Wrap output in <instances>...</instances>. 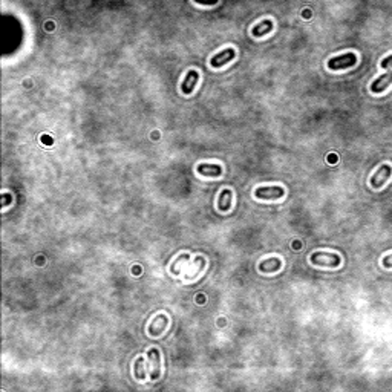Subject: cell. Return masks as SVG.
Returning <instances> with one entry per match:
<instances>
[{
  "label": "cell",
  "instance_id": "15",
  "mask_svg": "<svg viewBox=\"0 0 392 392\" xmlns=\"http://www.w3.org/2000/svg\"><path fill=\"white\" fill-rule=\"evenodd\" d=\"M187 259H188V255H181V256H178L175 262H173L172 265H170V271H172V273H175V267H176V264H178V262H183V260H187Z\"/></svg>",
  "mask_w": 392,
  "mask_h": 392
},
{
  "label": "cell",
  "instance_id": "10",
  "mask_svg": "<svg viewBox=\"0 0 392 392\" xmlns=\"http://www.w3.org/2000/svg\"><path fill=\"white\" fill-rule=\"evenodd\" d=\"M198 80H199L198 71H190L187 74V77L184 78L183 85H181V90H183L184 94H192L195 86H196V83H198Z\"/></svg>",
  "mask_w": 392,
  "mask_h": 392
},
{
  "label": "cell",
  "instance_id": "13",
  "mask_svg": "<svg viewBox=\"0 0 392 392\" xmlns=\"http://www.w3.org/2000/svg\"><path fill=\"white\" fill-rule=\"evenodd\" d=\"M232 203H233V193H232V190H222L219 195V203H218V207L219 210H222V212H227V210H230V207H232Z\"/></svg>",
  "mask_w": 392,
  "mask_h": 392
},
{
  "label": "cell",
  "instance_id": "8",
  "mask_svg": "<svg viewBox=\"0 0 392 392\" xmlns=\"http://www.w3.org/2000/svg\"><path fill=\"white\" fill-rule=\"evenodd\" d=\"M147 358L150 360V363H152V373H150V378L152 380H158L159 378V374H161V360H159V351L152 348L149 351V356Z\"/></svg>",
  "mask_w": 392,
  "mask_h": 392
},
{
  "label": "cell",
  "instance_id": "11",
  "mask_svg": "<svg viewBox=\"0 0 392 392\" xmlns=\"http://www.w3.org/2000/svg\"><path fill=\"white\" fill-rule=\"evenodd\" d=\"M273 28H274L273 20L267 18V20H262V22L257 23L253 29H251V34H253V37H264L265 34L273 31Z\"/></svg>",
  "mask_w": 392,
  "mask_h": 392
},
{
  "label": "cell",
  "instance_id": "19",
  "mask_svg": "<svg viewBox=\"0 0 392 392\" xmlns=\"http://www.w3.org/2000/svg\"><path fill=\"white\" fill-rule=\"evenodd\" d=\"M42 143H43L45 146H51V144L54 143V139H52L51 136H48V135H42Z\"/></svg>",
  "mask_w": 392,
  "mask_h": 392
},
{
  "label": "cell",
  "instance_id": "3",
  "mask_svg": "<svg viewBox=\"0 0 392 392\" xmlns=\"http://www.w3.org/2000/svg\"><path fill=\"white\" fill-rule=\"evenodd\" d=\"M392 176V167L388 166V164H383V166H380L377 169V172L371 176V186H373L374 188H381L385 184H386V181Z\"/></svg>",
  "mask_w": 392,
  "mask_h": 392
},
{
  "label": "cell",
  "instance_id": "18",
  "mask_svg": "<svg viewBox=\"0 0 392 392\" xmlns=\"http://www.w3.org/2000/svg\"><path fill=\"white\" fill-rule=\"evenodd\" d=\"M383 267L385 268H392V253L391 255H386L383 257Z\"/></svg>",
  "mask_w": 392,
  "mask_h": 392
},
{
  "label": "cell",
  "instance_id": "4",
  "mask_svg": "<svg viewBox=\"0 0 392 392\" xmlns=\"http://www.w3.org/2000/svg\"><path fill=\"white\" fill-rule=\"evenodd\" d=\"M256 198L259 199H279L285 195V190L280 186H273V187H257L255 192Z\"/></svg>",
  "mask_w": 392,
  "mask_h": 392
},
{
  "label": "cell",
  "instance_id": "12",
  "mask_svg": "<svg viewBox=\"0 0 392 392\" xmlns=\"http://www.w3.org/2000/svg\"><path fill=\"white\" fill-rule=\"evenodd\" d=\"M198 173L204 176H221L222 175V167L216 164H199Z\"/></svg>",
  "mask_w": 392,
  "mask_h": 392
},
{
  "label": "cell",
  "instance_id": "9",
  "mask_svg": "<svg viewBox=\"0 0 392 392\" xmlns=\"http://www.w3.org/2000/svg\"><path fill=\"white\" fill-rule=\"evenodd\" d=\"M280 267H282V260L279 257H268L259 264V270L262 273H274V271L280 270Z\"/></svg>",
  "mask_w": 392,
  "mask_h": 392
},
{
  "label": "cell",
  "instance_id": "5",
  "mask_svg": "<svg viewBox=\"0 0 392 392\" xmlns=\"http://www.w3.org/2000/svg\"><path fill=\"white\" fill-rule=\"evenodd\" d=\"M235 57H236L235 49L233 48H227V49H224L222 52L213 55V58L210 60V65H212V68H221V66H224V65H227L230 62H233Z\"/></svg>",
  "mask_w": 392,
  "mask_h": 392
},
{
  "label": "cell",
  "instance_id": "1",
  "mask_svg": "<svg viewBox=\"0 0 392 392\" xmlns=\"http://www.w3.org/2000/svg\"><path fill=\"white\" fill-rule=\"evenodd\" d=\"M311 262L319 267H329L337 268L341 264V259L336 253H326V251H317V253L311 255Z\"/></svg>",
  "mask_w": 392,
  "mask_h": 392
},
{
  "label": "cell",
  "instance_id": "17",
  "mask_svg": "<svg viewBox=\"0 0 392 392\" xmlns=\"http://www.w3.org/2000/svg\"><path fill=\"white\" fill-rule=\"evenodd\" d=\"M195 3H198V5H208V6H213V5H216L219 0H193Z\"/></svg>",
  "mask_w": 392,
  "mask_h": 392
},
{
  "label": "cell",
  "instance_id": "16",
  "mask_svg": "<svg viewBox=\"0 0 392 392\" xmlns=\"http://www.w3.org/2000/svg\"><path fill=\"white\" fill-rule=\"evenodd\" d=\"M380 66L383 68V69H389V68H392V55H389V57H386V58L381 60Z\"/></svg>",
  "mask_w": 392,
  "mask_h": 392
},
{
  "label": "cell",
  "instance_id": "21",
  "mask_svg": "<svg viewBox=\"0 0 392 392\" xmlns=\"http://www.w3.org/2000/svg\"><path fill=\"white\" fill-rule=\"evenodd\" d=\"M304 16H305V17H309L311 14H309V11H305V13H304Z\"/></svg>",
  "mask_w": 392,
  "mask_h": 392
},
{
  "label": "cell",
  "instance_id": "20",
  "mask_svg": "<svg viewBox=\"0 0 392 392\" xmlns=\"http://www.w3.org/2000/svg\"><path fill=\"white\" fill-rule=\"evenodd\" d=\"M8 203H9V195H3V203H2V205H3V207H6V205H8Z\"/></svg>",
  "mask_w": 392,
  "mask_h": 392
},
{
  "label": "cell",
  "instance_id": "14",
  "mask_svg": "<svg viewBox=\"0 0 392 392\" xmlns=\"http://www.w3.org/2000/svg\"><path fill=\"white\" fill-rule=\"evenodd\" d=\"M146 363H147V360L143 358V357H139L136 361H135V365H134V374L138 380H144L147 377L146 374Z\"/></svg>",
  "mask_w": 392,
  "mask_h": 392
},
{
  "label": "cell",
  "instance_id": "7",
  "mask_svg": "<svg viewBox=\"0 0 392 392\" xmlns=\"http://www.w3.org/2000/svg\"><path fill=\"white\" fill-rule=\"evenodd\" d=\"M167 324H169V319H167L164 314L156 316V317L152 320V324H150V326H149V334H150V336H153V337L159 336V334L166 329Z\"/></svg>",
  "mask_w": 392,
  "mask_h": 392
},
{
  "label": "cell",
  "instance_id": "6",
  "mask_svg": "<svg viewBox=\"0 0 392 392\" xmlns=\"http://www.w3.org/2000/svg\"><path fill=\"white\" fill-rule=\"evenodd\" d=\"M391 85H392V71L380 75L377 80H374L373 85H371V92L380 94V92H383V90H386Z\"/></svg>",
  "mask_w": 392,
  "mask_h": 392
},
{
  "label": "cell",
  "instance_id": "2",
  "mask_svg": "<svg viewBox=\"0 0 392 392\" xmlns=\"http://www.w3.org/2000/svg\"><path fill=\"white\" fill-rule=\"evenodd\" d=\"M357 62V57L354 52H346V54H341V55H337V57H333L328 62V68L331 71H340V69H348V68H353Z\"/></svg>",
  "mask_w": 392,
  "mask_h": 392
}]
</instances>
